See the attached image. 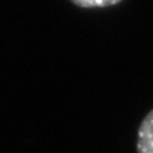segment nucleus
<instances>
[{
	"mask_svg": "<svg viewBox=\"0 0 153 153\" xmlns=\"http://www.w3.org/2000/svg\"><path fill=\"white\" fill-rule=\"evenodd\" d=\"M137 153H153V109L145 116L138 128Z\"/></svg>",
	"mask_w": 153,
	"mask_h": 153,
	"instance_id": "1",
	"label": "nucleus"
},
{
	"mask_svg": "<svg viewBox=\"0 0 153 153\" xmlns=\"http://www.w3.org/2000/svg\"><path fill=\"white\" fill-rule=\"evenodd\" d=\"M81 8H106L121 3L122 0H70Z\"/></svg>",
	"mask_w": 153,
	"mask_h": 153,
	"instance_id": "2",
	"label": "nucleus"
}]
</instances>
